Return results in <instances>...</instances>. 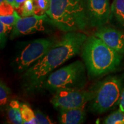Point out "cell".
<instances>
[{"label": "cell", "mask_w": 124, "mask_h": 124, "mask_svg": "<svg viewBox=\"0 0 124 124\" xmlns=\"http://www.w3.org/2000/svg\"><path fill=\"white\" fill-rule=\"evenodd\" d=\"M87 38L83 33L70 32L54 43L48 52L24 74L31 86L43 85L50 72L79 53Z\"/></svg>", "instance_id": "1"}, {"label": "cell", "mask_w": 124, "mask_h": 124, "mask_svg": "<svg viewBox=\"0 0 124 124\" xmlns=\"http://www.w3.org/2000/svg\"><path fill=\"white\" fill-rule=\"evenodd\" d=\"M46 14L55 27L65 32L83 30L89 26L86 0H50Z\"/></svg>", "instance_id": "2"}, {"label": "cell", "mask_w": 124, "mask_h": 124, "mask_svg": "<svg viewBox=\"0 0 124 124\" xmlns=\"http://www.w3.org/2000/svg\"><path fill=\"white\" fill-rule=\"evenodd\" d=\"M82 55L89 76L98 77L114 71L122 55L109 47L95 35L87 38L82 47Z\"/></svg>", "instance_id": "3"}, {"label": "cell", "mask_w": 124, "mask_h": 124, "mask_svg": "<svg viewBox=\"0 0 124 124\" xmlns=\"http://www.w3.org/2000/svg\"><path fill=\"white\" fill-rule=\"evenodd\" d=\"M86 83L85 66L77 60L51 73L43 86L52 93L62 89H82Z\"/></svg>", "instance_id": "4"}, {"label": "cell", "mask_w": 124, "mask_h": 124, "mask_svg": "<svg viewBox=\"0 0 124 124\" xmlns=\"http://www.w3.org/2000/svg\"><path fill=\"white\" fill-rule=\"evenodd\" d=\"M89 108L95 114L109 110L118 103L122 92V80L117 77H110L101 82L94 90Z\"/></svg>", "instance_id": "5"}, {"label": "cell", "mask_w": 124, "mask_h": 124, "mask_svg": "<svg viewBox=\"0 0 124 124\" xmlns=\"http://www.w3.org/2000/svg\"><path fill=\"white\" fill-rule=\"evenodd\" d=\"M94 90L67 89L57 91L51 101L56 108H85L86 103L93 99Z\"/></svg>", "instance_id": "6"}, {"label": "cell", "mask_w": 124, "mask_h": 124, "mask_svg": "<svg viewBox=\"0 0 124 124\" xmlns=\"http://www.w3.org/2000/svg\"><path fill=\"white\" fill-rule=\"evenodd\" d=\"M52 39L43 38L33 40L27 45L15 60L16 69L22 71L28 69L35 62H38L46 54L54 44Z\"/></svg>", "instance_id": "7"}, {"label": "cell", "mask_w": 124, "mask_h": 124, "mask_svg": "<svg viewBox=\"0 0 124 124\" xmlns=\"http://www.w3.org/2000/svg\"><path fill=\"white\" fill-rule=\"evenodd\" d=\"M89 26L101 27L108 22L111 15L109 0H86Z\"/></svg>", "instance_id": "8"}, {"label": "cell", "mask_w": 124, "mask_h": 124, "mask_svg": "<svg viewBox=\"0 0 124 124\" xmlns=\"http://www.w3.org/2000/svg\"><path fill=\"white\" fill-rule=\"evenodd\" d=\"M48 20L47 15H35L32 16L20 17L18 16L13 28L11 38L21 35H27L44 31V22Z\"/></svg>", "instance_id": "9"}, {"label": "cell", "mask_w": 124, "mask_h": 124, "mask_svg": "<svg viewBox=\"0 0 124 124\" xmlns=\"http://www.w3.org/2000/svg\"><path fill=\"white\" fill-rule=\"evenodd\" d=\"M105 44L118 54H124V32L108 27H99L94 33Z\"/></svg>", "instance_id": "10"}, {"label": "cell", "mask_w": 124, "mask_h": 124, "mask_svg": "<svg viewBox=\"0 0 124 124\" xmlns=\"http://www.w3.org/2000/svg\"><path fill=\"white\" fill-rule=\"evenodd\" d=\"M86 111L85 108H61L59 121L63 124H80L85 122Z\"/></svg>", "instance_id": "11"}, {"label": "cell", "mask_w": 124, "mask_h": 124, "mask_svg": "<svg viewBox=\"0 0 124 124\" xmlns=\"http://www.w3.org/2000/svg\"><path fill=\"white\" fill-rule=\"evenodd\" d=\"M7 116L9 123L13 124H23L21 113V104L17 101L13 100L10 102L7 108Z\"/></svg>", "instance_id": "12"}, {"label": "cell", "mask_w": 124, "mask_h": 124, "mask_svg": "<svg viewBox=\"0 0 124 124\" xmlns=\"http://www.w3.org/2000/svg\"><path fill=\"white\" fill-rule=\"evenodd\" d=\"M111 12L118 22L124 25V0H114Z\"/></svg>", "instance_id": "13"}, {"label": "cell", "mask_w": 124, "mask_h": 124, "mask_svg": "<svg viewBox=\"0 0 124 124\" xmlns=\"http://www.w3.org/2000/svg\"><path fill=\"white\" fill-rule=\"evenodd\" d=\"M21 113L23 120V124H38L35 112L27 104H21Z\"/></svg>", "instance_id": "14"}, {"label": "cell", "mask_w": 124, "mask_h": 124, "mask_svg": "<svg viewBox=\"0 0 124 124\" xmlns=\"http://www.w3.org/2000/svg\"><path fill=\"white\" fill-rule=\"evenodd\" d=\"M21 17L32 16L36 15L35 0H27L21 8Z\"/></svg>", "instance_id": "15"}, {"label": "cell", "mask_w": 124, "mask_h": 124, "mask_svg": "<svg viewBox=\"0 0 124 124\" xmlns=\"http://www.w3.org/2000/svg\"><path fill=\"white\" fill-rule=\"evenodd\" d=\"M103 123L106 124H124V112L120 110L114 111L106 118Z\"/></svg>", "instance_id": "16"}, {"label": "cell", "mask_w": 124, "mask_h": 124, "mask_svg": "<svg viewBox=\"0 0 124 124\" xmlns=\"http://www.w3.org/2000/svg\"><path fill=\"white\" fill-rule=\"evenodd\" d=\"M18 14L16 11H14L12 15L3 16L0 15V22L2 23L8 28L9 30L13 29L15 24L17 20Z\"/></svg>", "instance_id": "17"}, {"label": "cell", "mask_w": 124, "mask_h": 124, "mask_svg": "<svg viewBox=\"0 0 124 124\" xmlns=\"http://www.w3.org/2000/svg\"><path fill=\"white\" fill-rule=\"evenodd\" d=\"M36 15H41L46 13L50 7V0H35Z\"/></svg>", "instance_id": "18"}, {"label": "cell", "mask_w": 124, "mask_h": 124, "mask_svg": "<svg viewBox=\"0 0 124 124\" xmlns=\"http://www.w3.org/2000/svg\"><path fill=\"white\" fill-rule=\"evenodd\" d=\"M9 95L10 89L7 85L1 80L0 83V105L1 106L7 104Z\"/></svg>", "instance_id": "19"}, {"label": "cell", "mask_w": 124, "mask_h": 124, "mask_svg": "<svg viewBox=\"0 0 124 124\" xmlns=\"http://www.w3.org/2000/svg\"><path fill=\"white\" fill-rule=\"evenodd\" d=\"M35 116L38 121V124H52L54 123L49 118L48 116L40 110L35 111Z\"/></svg>", "instance_id": "20"}, {"label": "cell", "mask_w": 124, "mask_h": 124, "mask_svg": "<svg viewBox=\"0 0 124 124\" xmlns=\"http://www.w3.org/2000/svg\"><path fill=\"white\" fill-rule=\"evenodd\" d=\"M14 8H15L9 3L5 2L2 4H0V14L3 16L12 15L15 11Z\"/></svg>", "instance_id": "21"}, {"label": "cell", "mask_w": 124, "mask_h": 124, "mask_svg": "<svg viewBox=\"0 0 124 124\" xmlns=\"http://www.w3.org/2000/svg\"><path fill=\"white\" fill-rule=\"evenodd\" d=\"M8 28L2 23L0 22V37H1V44H4L5 41V38L7 33L10 32Z\"/></svg>", "instance_id": "22"}, {"label": "cell", "mask_w": 124, "mask_h": 124, "mask_svg": "<svg viewBox=\"0 0 124 124\" xmlns=\"http://www.w3.org/2000/svg\"><path fill=\"white\" fill-rule=\"evenodd\" d=\"M119 110L122 112H124V88L122 89L121 94L118 102Z\"/></svg>", "instance_id": "23"}, {"label": "cell", "mask_w": 124, "mask_h": 124, "mask_svg": "<svg viewBox=\"0 0 124 124\" xmlns=\"http://www.w3.org/2000/svg\"><path fill=\"white\" fill-rule=\"evenodd\" d=\"M26 1L27 0H15V8L18 9L20 7V6Z\"/></svg>", "instance_id": "24"}, {"label": "cell", "mask_w": 124, "mask_h": 124, "mask_svg": "<svg viewBox=\"0 0 124 124\" xmlns=\"http://www.w3.org/2000/svg\"><path fill=\"white\" fill-rule=\"evenodd\" d=\"M6 1L9 4L11 5L12 6L15 8V0H6Z\"/></svg>", "instance_id": "25"}, {"label": "cell", "mask_w": 124, "mask_h": 124, "mask_svg": "<svg viewBox=\"0 0 124 124\" xmlns=\"http://www.w3.org/2000/svg\"><path fill=\"white\" fill-rule=\"evenodd\" d=\"M5 2H7L6 0H0V4H2V3H4Z\"/></svg>", "instance_id": "26"}]
</instances>
